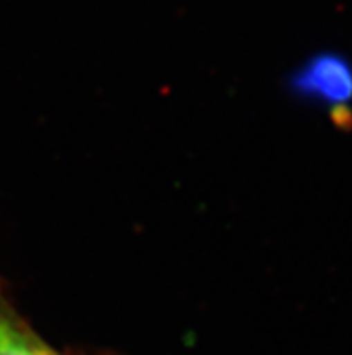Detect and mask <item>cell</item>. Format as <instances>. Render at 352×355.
<instances>
[{
	"mask_svg": "<svg viewBox=\"0 0 352 355\" xmlns=\"http://www.w3.org/2000/svg\"><path fill=\"white\" fill-rule=\"evenodd\" d=\"M291 89L302 98L317 99L335 114L336 123L351 121L352 65L340 54H318L304 63L290 81Z\"/></svg>",
	"mask_w": 352,
	"mask_h": 355,
	"instance_id": "cell-1",
	"label": "cell"
},
{
	"mask_svg": "<svg viewBox=\"0 0 352 355\" xmlns=\"http://www.w3.org/2000/svg\"><path fill=\"white\" fill-rule=\"evenodd\" d=\"M0 355H59L15 312L0 285Z\"/></svg>",
	"mask_w": 352,
	"mask_h": 355,
	"instance_id": "cell-2",
	"label": "cell"
}]
</instances>
